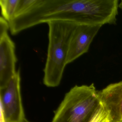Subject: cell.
Wrapping results in <instances>:
<instances>
[{
  "label": "cell",
  "mask_w": 122,
  "mask_h": 122,
  "mask_svg": "<svg viewBox=\"0 0 122 122\" xmlns=\"http://www.w3.org/2000/svg\"><path fill=\"white\" fill-rule=\"evenodd\" d=\"M48 45L44 70L43 83L55 87L60 83L66 66L69 43L77 23L66 20H55L47 23Z\"/></svg>",
  "instance_id": "obj_1"
},
{
  "label": "cell",
  "mask_w": 122,
  "mask_h": 122,
  "mask_svg": "<svg viewBox=\"0 0 122 122\" xmlns=\"http://www.w3.org/2000/svg\"><path fill=\"white\" fill-rule=\"evenodd\" d=\"M100 102L94 83L76 85L66 94L52 122H88Z\"/></svg>",
  "instance_id": "obj_2"
},
{
  "label": "cell",
  "mask_w": 122,
  "mask_h": 122,
  "mask_svg": "<svg viewBox=\"0 0 122 122\" xmlns=\"http://www.w3.org/2000/svg\"><path fill=\"white\" fill-rule=\"evenodd\" d=\"M0 111L5 122H21L25 118L20 93V69L7 87L0 90Z\"/></svg>",
  "instance_id": "obj_3"
},
{
  "label": "cell",
  "mask_w": 122,
  "mask_h": 122,
  "mask_svg": "<svg viewBox=\"0 0 122 122\" xmlns=\"http://www.w3.org/2000/svg\"><path fill=\"white\" fill-rule=\"evenodd\" d=\"M101 27L77 25L70 40L67 65L87 52L91 44Z\"/></svg>",
  "instance_id": "obj_4"
},
{
  "label": "cell",
  "mask_w": 122,
  "mask_h": 122,
  "mask_svg": "<svg viewBox=\"0 0 122 122\" xmlns=\"http://www.w3.org/2000/svg\"><path fill=\"white\" fill-rule=\"evenodd\" d=\"M15 46L8 33L0 36V90L5 88L15 74Z\"/></svg>",
  "instance_id": "obj_5"
},
{
  "label": "cell",
  "mask_w": 122,
  "mask_h": 122,
  "mask_svg": "<svg viewBox=\"0 0 122 122\" xmlns=\"http://www.w3.org/2000/svg\"><path fill=\"white\" fill-rule=\"evenodd\" d=\"M100 100L114 122H122V81L111 83L99 91Z\"/></svg>",
  "instance_id": "obj_6"
},
{
  "label": "cell",
  "mask_w": 122,
  "mask_h": 122,
  "mask_svg": "<svg viewBox=\"0 0 122 122\" xmlns=\"http://www.w3.org/2000/svg\"><path fill=\"white\" fill-rule=\"evenodd\" d=\"M19 0H0L3 17L9 22L14 18Z\"/></svg>",
  "instance_id": "obj_7"
},
{
  "label": "cell",
  "mask_w": 122,
  "mask_h": 122,
  "mask_svg": "<svg viewBox=\"0 0 122 122\" xmlns=\"http://www.w3.org/2000/svg\"><path fill=\"white\" fill-rule=\"evenodd\" d=\"M112 120L110 112L101 101L88 122H110Z\"/></svg>",
  "instance_id": "obj_8"
},
{
  "label": "cell",
  "mask_w": 122,
  "mask_h": 122,
  "mask_svg": "<svg viewBox=\"0 0 122 122\" xmlns=\"http://www.w3.org/2000/svg\"><path fill=\"white\" fill-rule=\"evenodd\" d=\"M35 1V0H19L13 18L26 12L32 6Z\"/></svg>",
  "instance_id": "obj_9"
},
{
  "label": "cell",
  "mask_w": 122,
  "mask_h": 122,
  "mask_svg": "<svg viewBox=\"0 0 122 122\" xmlns=\"http://www.w3.org/2000/svg\"><path fill=\"white\" fill-rule=\"evenodd\" d=\"M10 30L9 23L3 17H0V36L7 33Z\"/></svg>",
  "instance_id": "obj_10"
},
{
  "label": "cell",
  "mask_w": 122,
  "mask_h": 122,
  "mask_svg": "<svg viewBox=\"0 0 122 122\" xmlns=\"http://www.w3.org/2000/svg\"><path fill=\"white\" fill-rule=\"evenodd\" d=\"M118 7L122 11V0H121L120 2L118 4Z\"/></svg>",
  "instance_id": "obj_11"
},
{
  "label": "cell",
  "mask_w": 122,
  "mask_h": 122,
  "mask_svg": "<svg viewBox=\"0 0 122 122\" xmlns=\"http://www.w3.org/2000/svg\"><path fill=\"white\" fill-rule=\"evenodd\" d=\"M21 122H29V121H28L27 120V119H26V118H24V119H23V120L22 121H21Z\"/></svg>",
  "instance_id": "obj_12"
},
{
  "label": "cell",
  "mask_w": 122,
  "mask_h": 122,
  "mask_svg": "<svg viewBox=\"0 0 122 122\" xmlns=\"http://www.w3.org/2000/svg\"><path fill=\"white\" fill-rule=\"evenodd\" d=\"M113 122V121H112H112H111V122Z\"/></svg>",
  "instance_id": "obj_13"
},
{
  "label": "cell",
  "mask_w": 122,
  "mask_h": 122,
  "mask_svg": "<svg viewBox=\"0 0 122 122\" xmlns=\"http://www.w3.org/2000/svg\"></svg>",
  "instance_id": "obj_14"
}]
</instances>
